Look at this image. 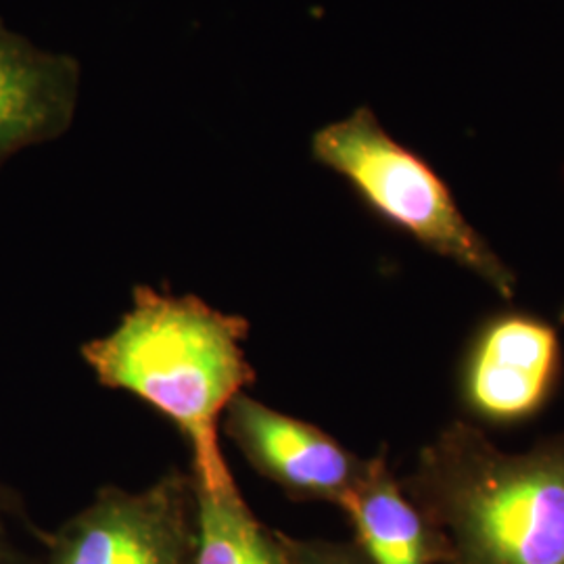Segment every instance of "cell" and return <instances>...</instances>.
<instances>
[{
  "mask_svg": "<svg viewBox=\"0 0 564 564\" xmlns=\"http://www.w3.org/2000/svg\"><path fill=\"white\" fill-rule=\"evenodd\" d=\"M310 149L314 162L349 182L377 216L460 263L505 300L514 297V274L466 223L444 181L395 141L368 107L316 130Z\"/></svg>",
  "mask_w": 564,
  "mask_h": 564,
  "instance_id": "obj_3",
  "label": "cell"
},
{
  "mask_svg": "<svg viewBox=\"0 0 564 564\" xmlns=\"http://www.w3.org/2000/svg\"><path fill=\"white\" fill-rule=\"evenodd\" d=\"M220 431L258 475L297 502L341 508L368 466V460L323 429L279 412L249 393L228 403Z\"/></svg>",
  "mask_w": 564,
  "mask_h": 564,
  "instance_id": "obj_5",
  "label": "cell"
},
{
  "mask_svg": "<svg viewBox=\"0 0 564 564\" xmlns=\"http://www.w3.org/2000/svg\"><path fill=\"white\" fill-rule=\"evenodd\" d=\"M402 487L435 527L444 564H564V435L506 454L452 424Z\"/></svg>",
  "mask_w": 564,
  "mask_h": 564,
  "instance_id": "obj_2",
  "label": "cell"
},
{
  "mask_svg": "<svg viewBox=\"0 0 564 564\" xmlns=\"http://www.w3.org/2000/svg\"><path fill=\"white\" fill-rule=\"evenodd\" d=\"M197 498L174 468L141 491L107 485L46 540L41 564H193Z\"/></svg>",
  "mask_w": 564,
  "mask_h": 564,
  "instance_id": "obj_4",
  "label": "cell"
},
{
  "mask_svg": "<svg viewBox=\"0 0 564 564\" xmlns=\"http://www.w3.org/2000/svg\"><path fill=\"white\" fill-rule=\"evenodd\" d=\"M193 485L197 498L193 564H291L289 535L253 514L237 481L220 487Z\"/></svg>",
  "mask_w": 564,
  "mask_h": 564,
  "instance_id": "obj_9",
  "label": "cell"
},
{
  "mask_svg": "<svg viewBox=\"0 0 564 564\" xmlns=\"http://www.w3.org/2000/svg\"><path fill=\"white\" fill-rule=\"evenodd\" d=\"M291 564H370L360 545L330 540L289 538Z\"/></svg>",
  "mask_w": 564,
  "mask_h": 564,
  "instance_id": "obj_10",
  "label": "cell"
},
{
  "mask_svg": "<svg viewBox=\"0 0 564 564\" xmlns=\"http://www.w3.org/2000/svg\"><path fill=\"white\" fill-rule=\"evenodd\" d=\"M80 78V61L44 51L0 18V165L69 130Z\"/></svg>",
  "mask_w": 564,
  "mask_h": 564,
  "instance_id": "obj_7",
  "label": "cell"
},
{
  "mask_svg": "<svg viewBox=\"0 0 564 564\" xmlns=\"http://www.w3.org/2000/svg\"><path fill=\"white\" fill-rule=\"evenodd\" d=\"M2 510H11V498H9V494L4 491V487L0 485V512Z\"/></svg>",
  "mask_w": 564,
  "mask_h": 564,
  "instance_id": "obj_12",
  "label": "cell"
},
{
  "mask_svg": "<svg viewBox=\"0 0 564 564\" xmlns=\"http://www.w3.org/2000/svg\"><path fill=\"white\" fill-rule=\"evenodd\" d=\"M0 564H30L25 563L20 554L11 547L2 531H0Z\"/></svg>",
  "mask_w": 564,
  "mask_h": 564,
  "instance_id": "obj_11",
  "label": "cell"
},
{
  "mask_svg": "<svg viewBox=\"0 0 564 564\" xmlns=\"http://www.w3.org/2000/svg\"><path fill=\"white\" fill-rule=\"evenodd\" d=\"M561 368V341L550 324L527 314L496 316L468 349L464 403L485 423H523L547 403Z\"/></svg>",
  "mask_w": 564,
  "mask_h": 564,
  "instance_id": "obj_6",
  "label": "cell"
},
{
  "mask_svg": "<svg viewBox=\"0 0 564 564\" xmlns=\"http://www.w3.org/2000/svg\"><path fill=\"white\" fill-rule=\"evenodd\" d=\"M341 510L370 564H444L435 527L403 491L384 454L368 458L362 481Z\"/></svg>",
  "mask_w": 564,
  "mask_h": 564,
  "instance_id": "obj_8",
  "label": "cell"
},
{
  "mask_svg": "<svg viewBox=\"0 0 564 564\" xmlns=\"http://www.w3.org/2000/svg\"><path fill=\"white\" fill-rule=\"evenodd\" d=\"M247 337L242 316L139 284L120 323L82 345V358L102 387L139 398L181 431L195 484L220 487L235 481L218 440L224 410L256 383Z\"/></svg>",
  "mask_w": 564,
  "mask_h": 564,
  "instance_id": "obj_1",
  "label": "cell"
}]
</instances>
